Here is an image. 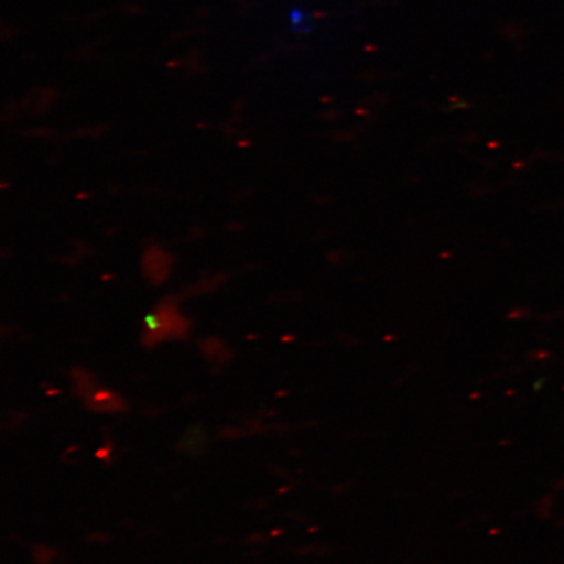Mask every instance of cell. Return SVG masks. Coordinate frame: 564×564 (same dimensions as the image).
<instances>
[{"label":"cell","mask_w":564,"mask_h":564,"mask_svg":"<svg viewBox=\"0 0 564 564\" xmlns=\"http://www.w3.org/2000/svg\"><path fill=\"white\" fill-rule=\"evenodd\" d=\"M83 399L90 411L98 413H118L127 409L126 401L119 394L97 386Z\"/></svg>","instance_id":"6da1fadb"}]
</instances>
